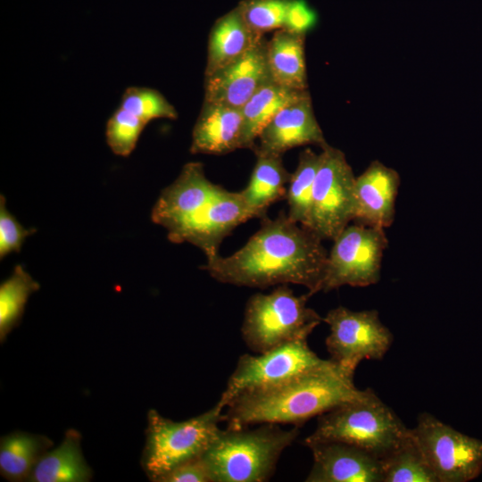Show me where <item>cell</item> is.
<instances>
[{
  "instance_id": "obj_1",
  "label": "cell",
  "mask_w": 482,
  "mask_h": 482,
  "mask_svg": "<svg viewBox=\"0 0 482 482\" xmlns=\"http://www.w3.org/2000/svg\"><path fill=\"white\" fill-rule=\"evenodd\" d=\"M262 220L240 249L226 257L218 254L203 268L225 284L258 288L295 284L305 287L310 296L320 292L328 255L322 240L284 212Z\"/></svg>"
},
{
  "instance_id": "obj_2",
  "label": "cell",
  "mask_w": 482,
  "mask_h": 482,
  "mask_svg": "<svg viewBox=\"0 0 482 482\" xmlns=\"http://www.w3.org/2000/svg\"><path fill=\"white\" fill-rule=\"evenodd\" d=\"M353 376L332 360L330 363L277 386L243 393L226 406V428L255 424H291L300 428L310 419L361 397Z\"/></svg>"
},
{
  "instance_id": "obj_3",
  "label": "cell",
  "mask_w": 482,
  "mask_h": 482,
  "mask_svg": "<svg viewBox=\"0 0 482 482\" xmlns=\"http://www.w3.org/2000/svg\"><path fill=\"white\" fill-rule=\"evenodd\" d=\"M297 427L285 430L278 424L262 423L220 429L203 454L212 482H263L271 477L277 462L298 436Z\"/></svg>"
},
{
  "instance_id": "obj_4",
  "label": "cell",
  "mask_w": 482,
  "mask_h": 482,
  "mask_svg": "<svg viewBox=\"0 0 482 482\" xmlns=\"http://www.w3.org/2000/svg\"><path fill=\"white\" fill-rule=\"evenodd\" d=\"M409 431L394 411L367 388L361 397L318 416L314 432L303 444L343 442L381 460L407 437Z\"/></svg>"
},
{
  "instance_id": "obj_5",
  "label": "cell",
  "mask_w": 482,
  "mask_h": 482,
  "mask_svg": "<svg viewBox=\"0 0 482 482\" xmlns=\"http://www.w3.org/2000/svg\"><path fill=\"white\" fill-rule=\"evenodd\" d=\"M225 408L219 400L207 411L183 421H173L150 410L141 458V466L148 478L160 482L178 465L202 456L220 430Z\"/></svg>"
},
{
  "instance_id": "obj_6",
  "label": "cell",
  "mask_w": 482,
  "mask_h": 482,
  "mask_svg": "<svg viewBox=\"0 0 482 482\" xmlns=\"http://www.w3.org/2000/svg\"><path fill=\"white\" fill-rule=\"evenodd\" d=\"M308 294L297 296L287 285L269 294L257 293L247 301L242 337L254 353H262L283 344L307 339L323 319L307 306Z\"/></svg>"
},
{
  "instance_id": "obj_7",
  "label": "cell",
  "mask_w": 482,
  "mask_h": 482,
  "mask_svg": "<svg viewBox=\"0 0 482 482\" xmlns=\"http://www.w3.org/2000/svg\"><path fill=\"white\" fill-rule=\"evenodd\" d=\"M355 178L341 150L328 144L322 146L304 228L321 240L335 239L354 220Z\"/></svg>"
},
{
  "instance_id": "obj_8",
  "label": "cell",
  "mask_w": 482,
  "mask_h": 482,
  "mask_svg": "<svg viewBox=\"0 0 482 482\" xmlns=\"http://www.w3.org/2000/svg\"><path fill=\"white\" fill-rule=\"evenodd\" d=\"M320 291L343 286L368 287L378 282L388 239L385 229L363 224L347 225L333 239Z\"/></svg>"
},
{
  "instance_id": "obj_9",
  "label": "cell",
  "mask_w": 482,
  "mask_h": 482,
  "mask_svg": "<svg viewBox=\"0 0 482 482\" xmlns=\"http://www.w3.org/2000/svg\"><path fill=\"white\" fill-rule=\"evenodd\" d=\"M330 362L320 358L307 339L291 341L257 355L243 354L220 401L227 406L238 395L277 386Z\"/></svg>"
},
{
  "instance_id": "obj_10",
  "label": "cell",
  "mask_w": 482,
  "mask_h": 482,
  "mask_svg": "<svg viewBox=\"0 0 482 482\" xmlns=\"http://www.w3.org/2000/svg\"><path fill=\"white\" fill-rule=\"evenodd\" d=\"M411 433L438 482H468L482 471V440L462 434L429 413Z\"/></svg>"
},
{
  "instance_id": "obj_11",
  "label": "cell",
  "mask_w": 482,
  "mask_h": 482,
  "mask_svg": "<svg viewBox=\"0 0 482 482\" xmlns=\"http://www.w3.org/2000/svg\"><path fill=\"white\" fill-rule=\"evenodd\" d=\"M323 321L330 329L325 342L329 359L352 375L362 361L381 360L393 344V334L376 310L354 312L338 306Z\"/></svg>"
},
{
  "instance_id": "obj_12",
  "label": "cell",
  "mask_w": 482,
  "mask_h": 482,
  "mask_svg": "<svg viewBox=\"0 0 482 482\" xmlns=\"http://www.w3.org/2000/svg\"><path fill=\"white\" fill-rule=\"evenodd\" d=\"M221 188L206 178L202 163L188 162L161 193L152 210V220L167 229L170 241L183 243Z\"/></svg>"
},
{
  "instance_id": "obj_13",
  "label": "cell",
  "mask_w": 482,
  "mask_h": 482,
  "mask_svg": "<svg viewBox=\"0 0 482 482\" xmlns=\"http://www.w3.org/2000/svg\"><path fill=\"white\" fill-rule=\"evenodd\" d=\"M267 41L263 37L241 57L204 77V100L242 108L259 88L272 82Z\"/></svg>"
},
{
  "instance_id": "obj_14",
  "label": "cell",
  "mask_w": 482,
  "mask_h": 482,
  "mask_svg": "<svg viewBox=\"0 0 482 482\" xmlns=\"http://www.w3.org/2000/svg\"><path fill=\"white\" fill-rule=\"evenodd\" d=\"M313 464L306 482H382L380 460L370 453L338 441L304 443Z\"/></svg>"
},
{
  "instance_id": "obj_15",
  "label": "cell",
  "mask_w": 482,
  "mask_h": 482,
  "mask_svg": "<svg viewBox=\"0 0 482 482\" xmlns=\"http://www.w3.org/2000/svg\"><path fill=\"white\" fill-rule=\"evenodd\" d=\"M253 148L255 154L279 155L296 146L327 145L310 93L280 110L266 125Z\"/></svg>"
},
{
  "instance_id": "obj_16",
  "label": "cell",
  "mask_w": 482,
  "mask_h": 482,
  "mask_svg": "<svg viewBox=\"0 0 482 482\" xmlns=\"http://www.w3.org/2000/svg\"><path fill=\"white\" fill-rule=\"evenodd\" d=\"M400 175L393 168L376 160L355 178V215L359 224L391 226L395 220V200L400 187Z\"/></svg>"
},
{
  "instance_id": "obj_17",
  "label": "cell",
  "mask_w": 482,
  "mask_h": 482,
  "mask_svg": "<svg viewBox=\"0 0 482 482\" xmlns=\"http://www.w3.org/2000/svg\"><path fill=\"white\" fill-rule=\"evenodd\" d=\"M241 108L204 100L192 133V154H225L243 148Z\"/></svg>"
},
{
  "instance_id": "obj_18",
  "label": "cell",
  "mask_w": 482,
  "mask_h": 482,
  "mask_svg": "<svg viewBox=\"0 0 482 482\" xmlns=\"http://www.w3.org/2000/svg\"><path fill=\"white\" fill-rule=\"evenodd\" d=\"M253 218L240 192L223 187L209 205L188 243L200 248L210 260L218 255L222 240L239 224Z\"/></svg>"
},
{
  "instance_id": "obj_19",
  "label": "cell",
  "mask_w": 482,
  "mask_h": 482,
  "mask_svg": "<svg viewBox=\"0 0 482 482\" xmlns=\"http://www.w3.org/2000/svg\"><path fill=\"white\" fill-rule=\"evenodd\" d=\"M263 37L247 25L237 7L219 18L209 36L204 77L241 57Z\"/></svg>"
},
{
  "instance_id": "obj_20",
  "label": "cell",
  "mask_w": 482,
  "mask_h": 482,
  "mask_svg": "<svg viewBox=\"0 0 482 482\" xmlns=\"http://www.w3.org/2000/svg\"><path fill=\"white\" fill-rule=\"evenodd\" d=\"M91 478L92 470L82 453L81 436L71 428L57 447L39 459L27 481L87 482Z\"/></svg>"
},
{
  "instance_id": "obj_21",
  "label": "cell",
  "mask_w": 482,
  "mask_h": 482,
  "mask_svg": "<svg viewBox=\"0 0 482 482\" xmlns=\"http://www.w3.org/2000/svg\"><path fill=\"white\" fill-rule=\"evenodd\" d=\"M304 37V35L280 29L267 41L268 67L276 84L293 89H307Z\"/></svg>"
},
{
  "instance_id": "obj_22",
  "label": "cell",
  "mask_w": 482,
  "mask_h": 482,
  "mask_svg": "<svg viewBox=\"0 0 482 482\" xmlns=\"http://www.w3.org/2000/svg\"><path fill=\"white\" fill-rule=\"evenodd\" d=\"M256 162L246 187L239 191L253 218L266 216L267 209L286 198L291 174L284 167L282 156L255 154Z\"/></svg>"
},
{
  "instance_id": "obj_23",
  "label": "cell",
  "mask_w": 482,
  "mask_h": 482,
  "mask_svg": "<svg viewBox=\"0 0 482 482\" xmlns=\"http://www.w3.org/2000/svg\"><path fill=\"white\" fill-rule=\"evenodd\" d=\"M308 93L307 89L288 88L273 81L259 88L241 108L244 118L243 148L253 149L258 136L274 116Z\"/></svg>"
},
{
  "instance_id": "obj_24",
  "label": "cell",
  "mask_w": 482,
  "mask_h": 482,
  "mask_svg": "<svg viewBox=\"0 0 482 482\" xmlns=\"http://www.w3.org/2000/svg\"><path fill=\"white\" fill-rule=\"evenodd\" d=\"M44 435L16 431L2 436L0 472L9 481H27L39 459L52 447Z\"/></svg>"
},
{
  "instance_id": "obj_25",
  "label": "cell",
  "mask_w": 482,
  "mask_h": 482,
  "mask_svg": "<svg viewBox=\"0 0 482 482\" xmlns=\"http://www.w3.org/2000/svg\"><path fill=\"white\" fill-rule=\"evenodd\" d=\"M380 463L382 482H438L411 428L407 437Z\"/></svg>"
},
{
  "instance_id": "obj_26",
  "label": "cell",
  "mask_w": 482,
  "mask_h": 482,
  "mask_svg": "<svg viewBox=\"0 0 482 482\" xmlns=\"http://www.w3.org/2000/svg\"><path fill=\"white\" fill-rule=\"evenodd\" d=\"M320 154L310 148L301 152L295 170L291 174L286 199L288 205V218L305 227L309 220L312 198Z\"/></svg>"
},
{
  "instance_id": "obj_27",
  "label": "cell",
  "mask_w": 482,
  "mask_h": 482,
  "mask_svg": "<svg viewBox=\"0 0 482 482\" xmlns=\"http://www.w3.org/2000/svg\"><path fill=\"white\" fill-rule=\"evenodd\" d=\"M39 288L38 282L21 265H16L12 275L2 282L0 286V340L2 343L20 323L29 295Z\"/></svg>"
},
{
  "instance_id": "obj_28",
  "label": "cell",
  "mask_w": 482,
  "mask_h": 482,
  "mask_svg": "<svg viewBox=\"0 0 482 482\" xmlns=\"http://www.w3.org/2000/svg\"><path fill=\"white\" fill-rule=\"evenodd\" d=\"M122 109L139 118L146 125L155 119L175 120L174 106L156 89L145 87H127L121 96Z\"/></svg>"
},
{
  "instance_id": "obj_29",
  "label": "cell",
  "mask_w": 482,
  "mask_h": 482,
  "mask_svg": "<svg viewBox=\"0 0 482 482\" xmlns=\"http://www.w3.org/2000/svg\"><path fill=\"white\" fill-rule=\"evenodd\" d=\"M145 126L139 118L119 107L106 124L105 137L109 147L117 155L129 156Z\"/></svg>"
},
{
  "instance_id": "obj_30",
  "label": "cell",
  "mask_w": 482,
  "mask_h": 482,
  "mask_svg": "<svg viewBox=\"0 0 482 482\" xmlns=\"http://www.w3.org/2000/svg\"><path fill=\"white\" fill-rule=\"evenodd\" d=\"M290 0H243L237 8L247 25L260 34L284 28Z\"/></svg>"
},
{
  "instance_id": "obj_31",
  "label": "cell",
  "mask_w": 482,
  "mask_h": 482,
  "mask_svg": "<svg viewBox=\"0 0 482 482\" xmlns=\"http://www.w3.org/2000/svg\"><path fill=\"white\" fill-rule=\"evenodd\" d=\"M36 231L23 228L5 206V198H0V257L12 252H19L28 236Z\"/></svg>"
},
{
  "instance_id": "obj_32",
  "label": "cell",
  "mask_w": 482,
  "mask_h": 482,
  "mask_svg": "<svg viewBox=\"0 0 482 482\" xmlns=\"http://www.w3.org/2000/svg\"><path fill=\"white\" fill-rule=\"evenodd\" d=\"M316 12L304 0H290L284 28L285 29L304 35L316 24Z\"/></svg>"
},
{
  "instance_id": "obj_33",
  "label": "cell",
  "mask_w": 482,
  "mask_h": 482,
  "mask_svg": "<svg viewBox=\"0 0 482 482\" xmlns=\"http://www.w3.org/2000/svg\"><path fill=\"white\" fill-rule=\"evenodd\" d=\"M160 482H212L203 455L183 462L165 476Z\"/></svg>"
}]
</instances>
